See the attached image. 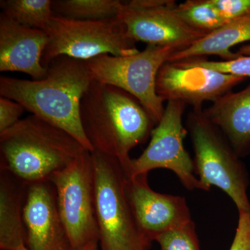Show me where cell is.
I'll list each match as a JSON object with an SVG mask.
<instances>
[{
    "label": "cell",
    "mask_w": 250,
    "mask_h": 250,
    "mask_svg": "<svg viewBox=\"0 0 250 250\" xmlns=\"http://www.w3.org/2000/svg\"><path fill=\"white\" fill-rule=\"evenodd\" d=\"M47 68V75L40 80L1 77V97L21 104L32 115L63 129L93 152L80 119L81 100L93 80L86 61L61 56Z\"/></svg>",
    "instance_id": "obj_1"
},
{
    "label": "cell",
    "mask_w": 250,
    "mask_h": 250,
    "mask_svg": "<svg viewBox=\"0 0 250 250\" xmlns=\"http://www.w3.org/2000/svg\"><path fill=\"white\" fill-rule=\"evenodd\" d=\"M80 119L93 151L116 158L124 167L130 151L147 139L155 125L137 99L95 80L81 100Z\"/></svg>",
    "instance_id": "obj_2"
},
{
    "label": "cell",
    "mask_w": 250,
    "mask_h": 250,
    "mask_svg": "<svg viewBox=\"0 0 250 250\" xmlns=\"http://www.w3.org/2000/svg\"><path fill=\"white\" fill-rule=\"evenodd\" d=\"M86 150L72 135L31 114L0 133V169L27 184L43 182Z\"/></svg>",
    "instance_id": "obj_3"
},
{
    "label": "cell",
    "mask_w": 250,
    "mask_h": 250,
    "mask_svg": "<svg viewBox=\"0 0 250 250\" xmlns=\"http://www.w3.org/2000/svg\"><path fill=\"white\" fill-rule=\"evenodd\" d=\"M94 201L101 250H148L126 190L127 174L116 158L93 151Z\"/></svg>",
    "instance_id": "obj_4"
},
{
    "label": "cell",
    "mask_w": 250,
    "mask_h": 250,
    "mask_svg": "<svg viewBox=\"0 0 250 250\" xmlns=\"http://www.w3.org/2000/svg\"><path fill=\"white\" fill-rule=\"evenodd\" d=\"M188 128L195 152V174L207 191L219 188L232 200L238 213H250L249 175L241 158L202 107L190 112Z\"/></svg>",
    "instance_id": "obj_5"
},
{
    "label": "cell",
    "mask_w": 250,
    "mask_h": 250,
    "mask_svg": "<svg viewBox=\"0 0 250 250\" xmlns=\"http://www.w3.org/2000/svg\"><path fill=\"white\" fill-rule=\"evenodd\" d=\"M45 31L49 39L42 64L46 68L61 56L88 61L103 54L125 57L139 52L117 17L80 21L54 15Z\"/></svg>",
    "instance_id": "obj_6"
},
{
    "label": "cell",
    "mask_w": 250,
    "mask_h": 250,
    "mask_svg": "<svg viewBox=\"0 0 250 250\" xmlns=\"http://www.w3.org/2000/svg\"><path fill=\"white\" fill-rule=\"evenodd\" d=\"M177 51L147 45L132 55L103 54L86 62L93 80L114 85L132 95L157 125L165 111V101L156 93V78L161 67Z\"/></svg>",
    "instance_id": "obj_7"
},
{
    "label": "cell",
    "mask_w": 250,
    "mask_h": 250,
    "mask_svg": "<svg viewBox=\"0 0 250 250\" xmlns=\"http://www.w3.org/2000/svg\"><path fill=\"white\" fill-rule=\"evenodd\" d=\"M49 180L55 188L59 213L74 249L82 250L90 243H99L91 152L82 153Z\"/></svg>",
    "instance_id": "obj_8"
},
{
    "label": "cell",
    "mask_w": 250,
    "mask_h": 250,
    "mask_svg": "<svg viewBox=\"0 0 250 250\" xmlns=\"http://www.w3.org/2000/svg\"><path fill=\"white\" fill-rule=\"evenodd\" d=\"M185 107L182 102H167L162 118L152 130L147 148L124 167L129 177L166 168L172 170L188 190H207L195 174L193 161L184 147L188 133L182 123Z\"/></svg>",
    "instance_id": "obj_9"
},
{
    "label": "cell",
    "mask_w": 250,
    "mask_h": 250,
    "mask_svg": "<svg viewBox=\"0 0 250 250\" xmlns=\"http://www.w3.org/2000/svg\"><path fill=\"white\" fill-rule=\"evenodd\" d=\"M170 0H131L123 2L117 18L135 42L182 50L208 34L187 24Z\"/></svg>",
    "instance_id": "obj_10"
},
{
    "label": "cell",
    "mask_w": 250,
    "mask_h": 250,
    "mask_svg": "<svg viewBox=\"0 0 250 250\" xmlns=\"http://www.w3.org/2000/svg\"><path fill=\"white\" fill-rule=\"evenodd\" d=\"M245 77L223 73L195 65L188 60L166 62L156 78V93L164 101L182 102L192 108L202 107L205 102L214 103Z\"/></svg>",
    "instance_id": "obj_11"
},
{
    "label": "cell",
    "mask_w": 250,
    "mask_h": 250,
    "mask_svg": "<svg viewBox=\"0 0 250 250\" xmlns=\"http://www.w3.org/2000/svg\"><path fill=\"white\" fill-rule=\"evenodd\" d=\"M126 190L136 223L149 241L192 221L185 197L154 191L147 174L127 175Z\"/></svg>",
    "instance_id": "obj_12"
},
{
    "label": "cell",
    "mask_w": 250,
    "mask_h": 250,
    "mask_svg": "<svg viewBox=\"0 0 250 250\" xmlns=\"http://www.w3.org/2000/svg\"><path fill=\"white\" fill-rule=\"evenodd\" d=\"M24 223L29 250H75L61 218L50 180L29 184Z\"/></svg>",
    "instance_id": "obj_13"
},
{
    "label": "cell",
    "mask_w": 250,
    "mask_h": 250,
    "mask_svg": "<svg viewBox=\"0 0 250 250\" xmlns=\"http://www.w3.org/2000/svg\"><path fill=\"white\" fill-rule=\"evenodd\" d=\"M45 31L21 25L0 15V71L21 72L34 80L45 77L42 57L49 42Z\"/></svg>",
    "instance_id": "obj_14"
},
{
    "label": "cell",
    "mask_w": 250,
    "mask_h": 250,
    "mask_svg": "<svg viewBox=\"0 0 250 250\" xmlns=\"http://www.w3.org/2000/svg\"><path fill=\"white\" fill-rule=\"evenodd\" d=\"M207 118L223 133L240 158L250 154V84L230 91L204 110Z\"/></svg>",
    "instance_id": "obj_15"
},
{
    "label": "cell",
    "mask_w": 250,
    "mask_h": 250,
    "mask_svg": "<svg viewBox=\"0 0 250 250\" xmlns=\"http://www.w3.org/2000/svg\"><path fill=\"white\" fill-rule=\"evenodd\" d=\"M29 184L0 169V250L26 246L24 208Z\"/></svg>",
    "instance_id": "obj_16"
},
{
    "label": "cell",
    "mask_w": 250,
    "mask_h": 250,
    "mask_svg": "<svg viewBox=\"0 0 250 250\" xmlns=\"http://www.w3.org/2000/svg\"><path fill=\"white\" fill-rule=\"evenodd\" d=\"M246 42H250V16L230 21L190 47L174 52L168 62L204 58L210 55L218 56L223 61L232 60L241 55L231 52V49Z\"/></svg>",
    "instance_id": "obj_17"
},
{
    "label": "cell",
    "mask_w": 250,
    "mask_h": 250,
    "mask_svg": "<svg viewBox=\"0 0 250 250\" xmlns=\"http://www.w3.org/2000/svg\"><path fill=\"white\" fill-rule=\"evenodd\" d=\"M122 4L119 0H56L52 1V9L56 16L95 21L116 18Z\"/></svg>",
    "instance_id": "obj_18"
},
{
    "label": "cell",
    "mask_w": 250,
    "mask_h": 250,
    "mask_svg": "<svg viewBox=\"0 0 250 250\" xmlns=\"http://www.w3.org/2000/svg\"><path fill=\"white\" fill-rule=\"evenodd\" d=\"M3 14L14 22L45 31L54 14L50 0H1Z\"/></svg>",
    "instance_id": "obj_19"
},
{
    "label": "cell",
    "mask_w": 250,
    "mask_h": 250,
    "mask_svg": "<svg viewBox=\"0 0 250 250\" xmlns=\"http://www.w3.org/2000/svg\"><path fill=\"white\" fill-rule=\"evenodd\" d=\"M175 9L189 25L208 34L228 22L211 0H187L177 4Z\"/></svg>",
    "instance_id": "obj_20"
},
{
    "label": "cell",
    "mask_w": 250,
    "mask_h": 250,
    "mask_svg": "<svg viewBox=\"0 0 250 250\" xmlns=\"http://www.w3.org/2000/svg\"><path fill=\"white\" fill-rule=\"evenodd\" d=\"M161 250H200L193 222L173 229L155 238Z\"/></svg>",
    "instance_id": "obj_21"
},
{
    "label": "cell",
    "mask_w": 250,
    "mask_h": 250,
    "mask_svg": "<svg viewBox=\"0 0 250 250\" xmlns=\"http://www.w3.org/2000/svg\"><path fill=\"white\" fill-rule=\"evenodd\" d=\"M195 65L236 76L250 77V55L241 56L229 61H208L205 58L187 59Z\"/></svg>",
    "instance_id": "obj_22"
},
{
    "label": "cell",
    "mask_w": 250,
    "mask_h": 250,
    "mask_svg": "<svg viewBox=\"0 0 250 250\" xmlns=\"http://www.w3.org/2000/svg\"><path fill=\"white\" fill-rule=\"evenodd\" d=\"M227 21L250 16V0H211Z\"/></svg>",
    "instance_id": "obj_23"
},
{
    "label": "cell",
    "mask_w": 250,
    "mask_h": 250,
    "mask_svg": "<svg viewBox=\"0 0 250 250\" xmlns=\"http://www.w3.org/2000/svg\"><path fill=\"white\" fill-rule=\"evenodd\" d=\"M25 108L14 100L0 98V133L11 127L21 120Z\"/></svg>",
    "instance_id": "obj_24"
},
{
    "label": "cell",
    "mask_w": 250,
    "mask_h": 250,
    "mask_svg": "<svg viewBox=\"0 0 250 250\" xmlns=\"http://www.w3.org/2000/svg\"><path fill=\"white\" fill-rule=\"evenodd\" d=\"M238 213V226L229 250H250V213Z\"/></svg>",
    "instance_id": "obj_25"
},
{
    "label": "cell",
    "mask_w": 250,
    "mask_h": 250,
    "mask_svg": "<svg viewBox=\"0 0 250 250\" xmlns=\"http://www.w3.org/2000/svg\"><path fill=\"white\" fill-rule=\"evenodd\" d=\"M237 53L239 54L241 56H249L250 55V43L248 45L242 46L241 48L238 49Z\"/></svg>",
    "instance_id": "obj_26"
},
{
    "label": "cell",
    "mask_w": 250,
    "mask_h": 250,
    "mask_svg": "<svg viewBox=\"0 0 250 250\" xmlns=\"http://www.w3.org/2000/svg\"><path fill=\"white\" fill-rule=\"evenodd\" d=\"M98 248V243H90L82 250H95Z\"/></svg>",
    "instance_id": "obj_27"
},
{
    "label": "cell",
    "mask_w": 250,
    "mask_h": 250,
    "mask_svg": "<svg viewBox=\"0 0 250 250\" xmlns=\"http://www.w3.org/2000/svg\"><path fill=\"white\" fill-rule=\"evenodd\" d=\"M14 250H29L28 249V248L26 246H22V247H21V248H18V249H16Z\"/></svg>",
    "instance_id": "obj_28"
},
{
    "label": "cell",
    "mask_w": 250,
    "mask_h": 250,
    "mask_svg": "<svg viewBox=\"0 0 250 250\" xmlns=\"http://www.w3.org/2000/svg\"><path fill=\"white\" fill-rule=\"evenodd\" d=\"M98 250V248H97V249H96V250Z\"/></svg>",
    "instance_id": "obj_29"
}]
</instances>
